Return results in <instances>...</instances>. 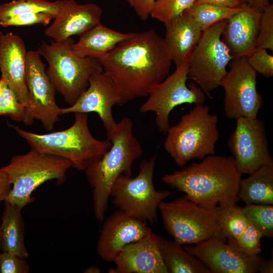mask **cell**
I'll return each mask as SVG.
<instances>
[{
  "label": "cell",
  "instance_id": "1",
  "mask_svg": "<svg viewBox=\"0 0 273 273\" xmlns=\"http://www.w3.org/2000/svg\"><path fill=\"white\" fill-rule=\"evenodd\" d=\"M99 59L117 88L120 106L148 96L169 75L172 62L163 38L153 29L135 32Z\"/></svg>",
  "mask_w": 273,
  "mask_h": 273
},
{
  "label": "cell",
  "instance_id": "2",
  "mask_svg": "<svg viewBox=\"0 0 273 273\" xmlns=\"http://www.w3.org/2000/svg\"><path fill=\"white\" fill-rule=\"evenodd\" d=\"M242 174L232 156L210 155L161 177L187 199L205 207L236 203Z\"/></svg>",
  "mask_w": 273,
  "mask_h": 273
},
{
  "label": "cell",
  "instance_id": "3",
  "mask_svg": "<svg viewBox=\"0 0 273 273\" xmlns=\"http://www.w3.org/2000/svg\"><path fill=\"white\" fill-rule=\"evenodd\" d=\"M111 147L85 169L88 182L93 189V208L96 219L102 222L108 208L112 186L121 174L131 175L135 160L143 154L142 147L133 133V123L124 117L107 130Z\"/></svg>",
  "mask_w": 273,
  "mask_h": 273
},
{
  "label": "cell",
  "instance_id": "4",
  "mask_svg": "<svg viewBox=\"0 0 273 273\" xmlns=\"http://www.w3.org/2000/svg\"><path fill=\"white\" fill-rule=\"evenodd\" d=\"M32 149L59 156L70 161L72 167L85 170L111 146V142L96 139L88 124V113H75L74 121L69 128L45 134L29 132L10 125Z\"/></svg>",
  "mask_w": 273,
  "mask_h": 273
},
{
  "label": "cell",
  "instance_id": "5",
  "mask_svg": "<svg viewBox=\"0 0 273 273\" xmlns=\"http://www.w3.org/2000/svg\"><path fill=\"white\" fill-rule=\"evenodd\" d=\"M218 122L217 116L209 112L208 106L195 105L177 124L169 127L165 150L179 166L192 159L201 160L215 154L219 139Z\"/></svg>",
  "mask_w": 273,
  "mask_h": 273
},
{
  "label": "cell",
  "instance_id": "6",
  "mask_svg": "<svg viewBox=\"0 0 273 273\" xmlns=\"http://www.w3.org/2000/svg\"><path fill=\"white\" fill-rule=\"evenodd\" d=\"M74 42L71 37L50 43L42 41L37 49L48 63L46 72L56 91L70 105L87 89L90 77L103 71L99 59L74 53Z\"/></svg>",
  "mask_w": 273,
  "mask_h": 273
},
{
  "label": "cell",
  "instance_id": "7",
  "mask_svg": "<svg viewBox=\"0 0 273 273\" xmlns=\"http://www.w3.org/2000/svg\"><path fill=\"white\" fill-rule=\"evenodd\" d=\"M71 167L66 159L32 148L26 154L13 156L8 165L1 168L12 185L5 201L23 209L34 200L32 193L41 184L52 179L58 184L64 182Z\"/></svg>",
  "mask_w": 273,
  "mask_h": 273
},
{
  "label": "cell",
  "instance_id": "8",
  "mask_svg": "<svg viewBox=\"0 0 273 273\" xmlns=\"http://www.w3.org/2000/svg\"><path fill=\"white\" fill-rule=\"evenodd\" d=\"M166 231L181 244H197L211 238L223 242L226 239L221 228V206L205 207L185 196L159 205Z\"/></svg>",
  "mask_w": 273,
  "mask_h": 273
},
{
  "label": "cell",
  "instance_id": "9",
  "mask_svg": "<svg viewBox=\"0 0 273 273\" xmlns=\"http://www.w3.org/2000/svg\"><path fill=\"white\" fill-rule=\"evenodd\" d=\"M156 157L143 160L138 174H120L114 181L110 196L118 209L136 218L153 224L160 203L171 195L167 190L157 191L153 184Z\"/></svg>",
  "mask_w": 273,
  "mask_h": 273
},
{
  "label": "cell",
  "instance_id": "10",
  "mask_svg": "<svg viewBox=\"0 0 273 273\" xmlns=\"http://www.w3.org/2000/svg\"><path fill=\"white\" fill-rule=\"evenodd\" d=\"M227 20L202 31L189 59L188 79L192 80L209 97L220 86L226 66L233 59L221 39Z\"/></svg>",
  "mask_w": 273,
  "mask_h": 273
},
{
  "label": "cell",
  "instance_id": "11",
  "mask_svg": "<svg viewBox=\"0 0 273 273\" xmlns=\"http://www.w3.org/2000/svg\"><path fill=\"white\" fill-rule=\"evenodd\" d=\"M189 61L177 67L164 80L155 85L148 99L141 106L142 113L153 112L155 123L160 131L166 132L169 125V115L176 107L184 104H204L206 95L194 82L187 84Z\"/></svg>",
  "mask_w": 273,
  "mask_h": 273
},
{
  "label": "cell",
  "instance_id": "12",
  "mask_svg": "<svg viewBox=\"0 0 273 273\" xmlns=\"http://www.w3.org/2000/svg\"><path fill=\"white\" fill-rule=\"evenodd\" d=\"M220 86L224 90V111L230 119L255 118L263 104L256 87V72L246 57L233 59Z\"/></svg>",
  "mask_w": 273,
  "mask_h": 273
},
{
  "label": "cell",
  "instance_id": "13",
  "mask_svg": "<svg viewBox=\"0 0 273 273\" xmlns=\"http://www.w3.org/2000/svg\"><path fill=\"white\" fill-rule=\"evenodd\" d=\"M25 84L28 93V104L23 122L31 125L38 120L47 131L52 130L60 120V108L55 98L56 90L51 82L37 51L27 53Z\"/></svg>",
  "mask_w": 273,
  "mask_h": 273
},
{
  "label": "cell",
  "instance_id": "14",
  "mask_svg": "<svg viewBox=\"0 0 273 273\" xmlns=\"http://www.w3.org/2000/svg\"><path fill=\"white\" fill-rule=\"evenodd\" d=\"M236 120L228 144L238 171L250 175L262 166L273 165L263 121L257 117Z\"/></svg>",
  "mask_w": 273,
  "mask_h": 273
},
{
  "label": "cell",
  "instance_id": "15",
  "mask_svg": "<svg viewBox=\"0 0 273 273\" xmlns=\"http://www.w3.org/2000/svg\"><path fill=\"white\" fill-rule=\"evenodd\" d=\"M183 248L200 260L211 273H256L265 260L260 254L249 255L234 244L216 238Z\"/></svg>",
  "mask_w": 273,
  "mask_h": 273
},
{
  "label": "cell",
  "instance_id": "16",
  "mask_svg": "<svg viewBox=\"0 0 273 273\" xmlns=\"http://www.w3.org/2000/svg\"><path fill=\"white\" fill-rule=\"evenodd\" d=\"M103 221L96 251L103 260L108 262H113L126 245L152 232L147 222L119 209Z\"/></svg>",
  "mask_w": 273,
  "mask_h": 273
},
{
  "label": "cell",
  "instance_id": "17",
  "mask_svg": "<svg viewBox=\"0 0 273 273\" xmlns=\"http://www.w3.org/2000/svg\"><path fill=\"white\" fill-rule=\"evenodd\" d=\"M120 98L113 81L103 71L92 75L87 89L70 107L60 108V115L70 113L94 112L99 115L108 130L116 123L112 108L119 105Z\"/></svg>",
  "mask_w": 273,
  "mask_h": 273
},
{
  "label": "cell",
  "instance_id": "18",
  "mask_svg": "<svg viewBox=\"0 0 273 273\" xmlns=\"http://www.w3.org/2000/svg\"><path fill=\"white\" fill-rule=\"evenodd\" d=\"M102 10L94 4H80L75 0L61 1L60 10L45 31L46 36L61 41L81 36L101 23Z\"/></svg>",
  "mask_w": 273,
  "mask_h": 273
},
{
  "label": "cell",
  "instance_id": "19",
  "mask_svg": "<svg viewBox=\"0 0 273 273\" xmlns=\"http://www.w3.org/2000/svg\"><path fill=\"white\" fill-rule=\"evenodd\" d=\"M109 272L168 273L161 255L158 235L153 232L143 239L126 245L113 261Z\"/></svg>",
  "mask_w": 273,
  "mask_h": 273
},
{
  "label": "cell",
  "instance_id": "20",
  "mask_svg": "<svg viewBox=\"0 0 273 273\" xmlns=\"http://www.w3.org/2000/svg\"><path fill=\"white\" fill-rule=\"evenodd\" d=\"M27 53L24 42L19 35L0 33L1 78L26 107L28 104L25 80Z\"/></svg>",
  "mask_w": 273,
  "mask_h": 273
},
{
  "label": "cell",
  "instance_id": "21",
  "mask_svg": "<svg viewBox=\"0 0 273 273\" xmlns=\"http://www.w3.org/2000/svg\"><path fill=\"white\" fill-rule=\"evenodd\" d=\"M261 14L244 5L227 20L221 39L233 59L247 57L255 49Z\"/></svg>",
  "mask_w": 273,
  "mask_h": 273
},
{
  "label": "cell",
  "instance_id": "22",
  "mask_svg": "<svg viewBox=\"0 0 273 273\" xmlns=\"http://www.w3.org/2000/svg\"><path fill=\"white\" fill-rule=\"evenodd\" d=\"M163 38L172 62L176 67L189 61L202 30L186 11L165 24Z\"/></svg>",
  "mask_w": 273,
  "mask_h": 273
},
{
  "label": "cell",
  "instance_id": "23",
  "mask_svg": "<svg viewBox=\"0 0 273 273\" xmlns=\"http://www.w3.org/2000/svg\"><path fill=\"white\" fill-rule=\"evenodd\" d=\"M220 222L227 242L249 255L260 254L263 236L248 220L242 207L236 203L221 206Z\"/></svg>",
  "mask_w": 273,
  "mask_h": 273
},
{
  "label": "cell",
  "instance_id": "24",
  "mask_svg": "<svg viewBox=\"0 0 273 273\" xmlns=\"http://www.w3.org/2000/svg\"><path fill=\"white\" fill-rule=\"evenodd\" d=\"M135 33L118 31L100 23L79 36L73 44V52L80 57L100 59L120 42L131 38Z\"/></svg>",
  "mask_w": 273,
  "mask_h": 273
},
{
  "label": "cell",
  "instance_id": "25",
  "mask_svg": "<svg viewBox=\"0 0 273 273\" xmlns=\"http://www.w3.org/2000/svg\"><path fill=\"white\" fill-rule=\"evenodd\" d=\"M4 210L0 226L1 249L27 259L29 256L25 245L24 222L22 208L4 201Z\"/></svg>",
  "mask_w": 273,
  "mask_h": 273
},
{
  "label": "cell",
  "instance_id": "26",
  "mask_svg": "<svg viewBox=\"0 0 273 273\" xmlns=\"http://www.w3.org/2000/svg\"><path fill=\"white\" fill-rule=\"evenodd\" d=\"M238 197L246 204H273V165L262 166L241 179Z\"/></svg>",
  "mask_w": 273,
  "mask_h": 273
},
{
  "label": "cell",
  "instance_id": "27",
  "mask_svg": "<svg viewBox=\"0 0 273 273\" xmlns=\"http://www.w3.org/2000/svg\"><path fill=\"white\" fill-rule=\"evenodd\" d=\"M160 252L168 272L211 273L198 258L187 252L182 245L158 235Z\"/></svg>",
  "mask_w": 273,
  "mask_h": 273
},
{
  "label": "cell",
  "instance_id": "28",
  "mask_svg": "<svg viewBox=\"0 0 273 273\" xmlns=\"http://www.w3.org/2000/svg\"><path fill=\"white\" fill-rule=\"evenodd\" d=\"M241 6L230 8L206 3H196L186 11L198 24L202 31L225 20L243 9Z\"/></svg>",
  "mask_w": 273,
  "mask_h": 273
},
{
  "label": "cell",
  "instance_id": "29",
  "mask_svg": "<svg viewBox=\"0 0 273 273\" xmlns=\"http://www.w3.org/2000/svg\"><path fill=\"white\" fill-rule=\"evenodd\" d=\"M61 1L13 0L0 4V22L9 17L23 14L46 12L56 16Z\"/></svg>",
  "mask_w": 273,
  "mask_h": 273
},
{
  "label": "cell",
  "instance_id": "30",
  "mask_svg": "<svg viewBox=\"0 0 273 273\" xmlns=\"http://www.w3.org/2000/svg\"><path fill=\"white\" fill-rule=\"evenodd\" d=\"M243 212L251 223L263 237H273V206L246 204Z\"/></svg>",
  "mask_w": 273,
  "mask_h": 273
},
{
  "label": "cell",
  "instance_id": "31",
  "mask_svg": "<svg viewBox=\"0 0 273 273\" xmlns=\"http://www.w3.org/2000/svg\"><path fill=\"white\" fill-rule=\"evenodd\" d=\"M195 0H156L150 16L164 25L190 8Z\"/></svg>",
  "mask_w": 273,
  "mask_h": 273
},
{
  "label": "cell",
  "instance_id": "32",
  "mask_svg": "<svg viewBox=\"0 0 273 273\" xmlns=\"http://www.w3.org/2000/svg\"><path fill=\"white\" fill-rule=\"evenodd\" d=\"M26 106L20 102L15 93L5 82L0 90V116L23 122Z\"/></svg>",
  "mask_w": 273,
  "mask_h": 273
},
{
  "label": "cell",
  "instance_id": "33",
  "mask_svg": "<svg viewBox=\"0 0 273 273\" xmlns=\"http://www.w3.org/2000/svg\"><path fill=\"white\" fill-rule=\"evenodd\" d=\"M256 48L273 51V6L269 4L261 14Z\"/></svg>",
  "mask_w": 273,
  "mask_h": 273
},
{
  "label": "cell",
  "instance_id": "34",
  "mask_svg": "<svg viewBox=\"0 0 273 273\" xmlns=\"http://www.w3.org/2000/svg\"><path fill=\"white\" fill-rule=\"evenodd\" d=\"M55 15L46 12L32 13L13 16L0 22V25L4 27L41 24L48 25L54 19Z\"/></svg>",
  "mask_w": 273,
  "mask_h": 273
},
{
  "label": "cell",
  "instance_id": "35",
  "mask_svg": "<svg viewBox=\"0 0 273 273\" xmlns=\"http://www.w3.org/2000/svg\"><path fill=\"white\" fill-rule=\"evenodd\" d=\"M266 50L262 48H255L246 58L249 64L257 73L270 77L273 76V56Z\"/></svg>",
  "mask_w": 273,
  "mask_h": 273
},
{
  "label": "cell",
  "instance_id": "36",
  "mask_svg": "<svg viewBox=\"0 0 273 273\" xmlns=\"http://www.w3.org/2000/svg\"><path fill=\"white\" fill-rule=\"evenodd\" d=\"M31 272L26 259L9 252L0 253V273Z\"/></svg>",
  "mask_w": 273,
  "mask_h": 273
},
{
  "label": "cell",
  "instance_id": "37",
  "mask_svg": "<svg viewBox=\"0 0 273 273\" xmlns=\"http://www.w3.org/2000/svg\"><path fill=\"white\" fill-rule=\"evenodd\" d=\"M156 0H127L136 15L143 21L147 20Z\"/></svg>",
  "mask_w": 273,
  "mask_h": 273
},
{
  "label": "cell",
  "instance_id": "38",
  "mask_svg": "<svg viewBox=\"0 0 273 273\" xmlns=\"http://www.w3.org/2000/svg\"><path fill=\"white\" fill-rule=\"evenodd\" d=\"M11 187L12 185L6 174L0 168V203L6 200Z\"/></svg>",
  "mask_w": 273,
  "mask_h": 273
},
{
  "label": "cell",
  "instance_id": "39",
  "mask_svg": "<svg viewBox=\"0 0 273 273\" xmlns=\"http://www.w3.org/2000/svg\"><path fill=\"white\" fill-rule=\"evenodd\" d=\"M196 3H206L217 6L235 8L242 6V0H195Z\"/></svg>",
  "mask_w": 273,
  "mask_h": 273
},
{
  "label": "cell",
  "instance_id": "40",
  "mask_svg": "<svg viewBox=\"0 0 273 273\" xmlns=\"http://www.w3.org/2000/svg\"><path fill=\"white\" fill-rule=\"evenodd\" d=\"M243 4L257 12L262 13L270 4L269 0H242Z\"/></svg>",
  "mask_w": 273,
  "mask_h": 273
},
{
  "label": "cell",
  "instance_id": "41",
  "mask_svg": "<svg viewBox=\"0 0 273 273\" xmlns=\"http://www.w3.org/2000/svg\"><path fill=\"white\" fill-rule=\"evenodd\" d=\"M258 271L260 273H272L273 272V257L272 255L269 259L265 260L261 264Z\"/></svg>",
  "mask_w": 273,
  "mask_h": 273
},
{
  "label": "cell",
  "instance_id": "42",
  "mask_svg": "<svg viewBox=\"0 0 273 273\" xmlns=\"http://www.w3.org/2000/svg\"><path fill=\"white\" fill-rule=\"evenodd\" d=\"M101 272V269L96 266L88 267L83 271L84 273H100Z\"/></svg>",
  "mask_w": 273,
  "mask_h": 273
},
{
  "label": "cell",
  "instance_id": "43",
  "mask_svg": "<svg viewBox=\"0 0 273 273\" xmlns=\"http://www.w3.org/2000/svg\"><path fill=\"white\" fill-rule=\"evenodd\" d=\"M4 83H5V81H4L3 79L1 78H0V90L2 88V86H3V85L4 84Z\"/></svg>",
  "mask_w": 273,
  "mask_h": 273
},
{
  "label": "cell",
  "instance_id": "44",
  "mask_svg": "<svg viewBox=\"0 0 273 273\" xmlns=\"http://www.w3.org/2000/svg\"><path fill=\"white\" fill-rule=\"evenodd\" d=\"M1 234H0V250L1 249Z\"/></svg>",
  "mask_w": 273,
  "mask_h": 273
}]
</instances>
